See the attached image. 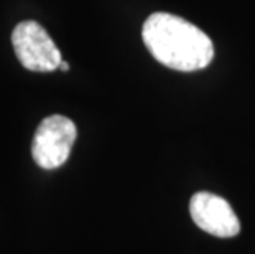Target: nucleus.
<instances>
[{"instance_id":"3","label":"nucleus","mask_w":255,"mask_h":254,"mask_svg":"<svg viewBox=\"0 0 255 254\" xmlns=\"http://www.w3.org/2000/svg\"><path fill=\"white\" fill-rule=\"evenodd\" d=\"M76 134L78 131L71 119L59 114L43 119L31 142V155L36 165L45 170L61 167L71 154Z\"/></svg>"},{"instance_id":"5","label":"nucleus","mask_w":255,"mask_h":254,"mask_svg":"<svg viewBox=\"0 0 255 254\" xmlns=\"http://www.w3.org/2000/svg\"><path fill=\"white\" fill-rule=\"evenodd\" d=\"M59 69H63V71H68L69 69V64L66 61H61V64H59Z\"/></svg>"},{"instance_id":"1","label":"nucleus","mask_w":255,"mask_h":254,"mask_svg":"<svg viewBox=\"0 0 255 254\" xmlns=\"http://www.w3.org/2000/svg\"><path fill=\"white\" fill-rule=\"evenodd\" d=\"M142 38L156 61L176 71L203 69L214 56L209 36L173 13H151L142 26Z\"/></svg>"},{"instance_id":"2","label":"nucleus","mask_w":255,"mask_h":254,"mask_svg":"<svg viewBox=\"0 0 255 254\" xmlns=\"http://www.w3.org/2000/svg\"><path fill=\"white\" fill-rule=\"evenodd\" d=\"M12 45L21 66L30 71H55L61 64V53L48 31L33 20H25L12 31Z\"/></svg>"},{"instance_id":"4","label":"nucleus","mask_w":255,"mask_h":254,"mask_svg":"<svg viewBox=\"0 0 255 254\" xmlns=\"http://www.w3.org/2000/svg\"><path fill=\"white\" fill-rule=\"evenodd\" d=\"M189 213L198 228L213 236L232 238L241 231V223L232 207L214 193H194L189 202Z\"/></svg>"}]
</instances>
